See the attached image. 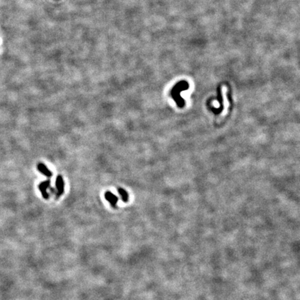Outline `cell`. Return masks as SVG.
I'll use <instances>...</instances> for the list:
<instances>
[{"label": "cell", "instance_id": "obj_1", "mask_svg": "<svg viewBox=\"0 0 300 300\" xmlns=\"http://www.w3.org/2000/svg\"><path fill=\"white\" fill-rule=\"evenodd\" d=\"M55 187H56V196L57 198H59L63 194L64 191H65V181H64L63 176L59 175L56 177V181H55Z\"/></svg>", "mask_w": 300, "mask_h": 300}, {"label": "cell", "instance_id": "obj_2", "mask_svg": "<svg viewBox=\"0 0 300 300\" xmlns=\"http://www.w3.org/2000/svg\"><path fill=\"white\" fill-rule=\"evenodd\" d=\"M50 188H51V181L49 179L43 181H42L38 185L39 191L41 192L42 197L45 199V200H48V199L50 198V194H49L47 190Z\"/></svg>", "mask_w": 300, "mask_h": 300}, {"label": "cell", "instance_id": "obj_3", "mask_svg": "<svg viewBox=\"0 0 300 300\" xmlns=\"http://www.w3.org/2000/svg\"><path fill=\"white\" fill-rule=\"evenodd\" d=\"M104 198L113 208H116L118 203L119 198L111 191H106L104 193Z\"/></svg>", "mask_w": 300, "mask_h": 300}, {"label": "cell", "instance_id": "obj_4", "mask_svg": "<svg viewBox=\"0 0 300 300\" xmlns=\"http://www.w3.org/2000/svg\"><path fill=\"white\" fill-rule=\"evenodd\" d=\"M37 170L41 172L42 174H43L47 178H51L53 176V173L47 167V165H45L42 163H39L37 165Z\"/></svg>", "mask_w": 300, "mask_h": 300}, {"label": "cell", "instance_id": "obj_5", "mask_svg": "<svg viewBox=\"0 0 300 300\" xmlns=\"http://www.w3.org/2000/svg\"><path fill=\"white\" fill-rule=\"evenodd\" d=\"M118 194L120 195V197H121L122 200V201H123V202H124V203L128 202V200H129V195H128V193L126 190H124V188H122L119 187V188H118Z\"/></svg>", "mask_w": 300, "mask_h": 300}]
</instances>
